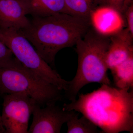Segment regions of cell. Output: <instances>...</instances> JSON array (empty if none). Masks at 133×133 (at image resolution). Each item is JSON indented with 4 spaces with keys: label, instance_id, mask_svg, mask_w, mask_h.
<instances>
[{
    "label": "cell",
    "instance_id": "cell-1",
    "mask_svg": "<svg viewBox=\"0 0 133 133\" xmlns=\"http://www.w3.org/2000/svg\"><path fill=\"white\" fill-rule=\"evenodd\" d=\"M78 96L77 99L64 104L63 109L80 113L99 128L101 133H133V89L103 84Z\"/></svg>",
    "mask_w": 133,
    "mask_h": 133
},
{
    "label": "cell",
    "instance_id": "cell-2",
    "mask_svg": "<svg viewBox=\"0 0 133 133\" xmlns=\"http://www.w3.org/2000/svg\"><path fill=\"white\" fill-rule=\"evenodd\" d=\"M90 27L88 19L62 13L33 17L27 28L19 31L43 59L50 66H54L58 52L76 45Z\"/></svg>",
    "mask_w": 133,
    "mask_h": 133
},
{
    "label": "cell",
    "instance_id": "cell-3",
    "mask_svg": "<svg viewBox=\"0 0 133 133\" xmlns=\"http://www.w3.org/2000/svg\"><path fill=\"white\" fill-rule=\"evenodd\" d=\"M109 37H105L93 30L88 32L76 43L78 67L74 78L68 81L65 96L71 102L76 99L79 91L90 83L111 85L107 71L106 55Z\"/></svg>",
    "mask_w": 133,
    "mask_h": 133
},
{
    "label": "cell",
    "instance_id": "cell-4",
    "mask_svg": "<svg viewBox=\"0 0 133 133\" xmlns=\"http://www.w3.org/2000/svg\"><path fill=\"white\" fill-rule=\"evenodd\" d=\"M62 90L22 64L15 57L0 67V95L23 93L41 107L61 101Z\"/></svg>",
    "mask_w": 133,
    "mask_h": 133
},
{
    "label": "cell",
    "instance_id": "cell-5",
    "mask_svg": "<svg viewBox=\"0 0 133 133\" xmlns=\"http://www.w3.org/2000/svg\"><path fill=\"white\" fill-rule=\"evenodd\" d=\"M0 41L24 66L59 90H66L68 81L62 78L43 59L31 43L19 30L0 28Z\"/></svg>",
    "mask_w": 133,
    "mask_h": 133
},
{
    "label": "cell",
    "instance_id": "cell-6",
    "mask_svg": "<svg viewBox=\"0 0 133 133\" xmlns=\"http://www.w3.org/2000/svg\"><path fill=\"white\" fill-rule=\"evenodd\" d=\"M2 96L1 116L6 133H28L30 118L38 104L24 94H5Z\"/></svg>",
    "mask_w": 133,
    "mask_h": 133
},
{
    "label": "cell",
    "instance_id": "cell-7",
    "mask_svg": "<svg viewBox=\"0 0 133 133\" xmlns=\"http://www.w3.org/2000/svg\"><path fill=\"white\" fill-rule=\"evenodd\" d=\"M76 112L64 110L55 102L44 107L36 105L32 112L33 120L28 133H60L63 125Z\"/></svg>",
    "mask_w": 133,
    "mask_h": 133
},
{
    "label": "cell",
    "instance_id": "cell-8",
    "mask_svg": "<svg viewBox=\"0 0 133 133\" xmlns=\"http://www.w3.org/2000/svg\"><path fill=\"white\" fill-rule=\"evenodd\" d=\"M91 27L99 35L109 37L124 29L125 21L123 14L108 5L98 6L91 12L89 18Z\"/></svg>",
    "mask_w": 133,
    "mask_h": 133
},
{
    "label": "cell",
    "instance_id": "cell-9",
    "mask_svg": "<svg viewBox=\"0 0 133 133\" xmlns=\"http://www.w3.org/2000/svg\"><path fill=\"white\" fill-rule=\"evenodd\" d=\"M133 36L127 28L109 37L106 55L108 70L111 71L133 54Z\"/></svg>",
    "mask_w": 133,
    "mask_h": 133
},
{
    "label": "cell",
    "instance_id": "cell-10",
    "mask_svg": "<svg viewBox=\"0 0 133 133\" xmlns=\"http://www.w3.org/2000/svg\"><path fill=\"white\" fill-rule=\"evenodd\" d=\"M21 0H0V28L21 30L29 26L30 21Z\"/></svg>",
    "mask_w": 133,
    "mask_h": 133
},
{
    "label": "cell",
    "instance_id": "cell-11",
    "mask_svg": "<svg viewBox=\"0 0 133 133\" xmlns=\"http://www.w3.org/2000/svg\"><path fill=\"white\" fill-rule=\"evenodd\" d=\"M26 14L33 17H45L64 13V0H21Z\"/></svg>",
    "mask_w": 133,
    "mask_h": 133
},
{
    "label": "cell",
    "instance_id": "cell-12",
    "mask_svg": "<svg viewBox=\"0 0 133 133\" xmlns=\"http://www.w3.org/2000/svg\"><path fill=\"white\" fill-rule=\"evenodd\" d=\"M111 71L115 87L122 90L133 89V54Z\"/></svg>",
    "mask_w": 133,
    "mask_h": 133
},
{
    "label": "cell",
    "instance_id": "cell-13",
    "mask_svg": "<svg viewBox=\"0 0 133 133\" xmlns=\"http://www.w3.org/2000/svg\"><path fill=\"white\" fill-rule=\"evenodd\" d=\"M64 13L89 20L94 9L101 5L99 0H64Z\"/></svg>",
    "mask_w": 133,
    "mask_h": 133
},
{
    "label": "cell",
    "instance_id": "cell-14",
    "mask_svg": "<svg viewBox=\"0 0 133 133\" xmlns=\"http://www.w3.org/2000/svg\"><path fill=\"white\" fill-rule=\"evenodd\" d=\"M78 114L76 113L67 122V133H101V131L98 129V127L87 117L83 115L78 118Z\"/></svg>",
    "mask_w": 133,
    "mask_h": 133
},
{
    "label": "cell",
    "instance_id": "cell-15",
    "mask_svg": "<svg viewBox=\"0 0 133 133\" xmlns=\"http://www.w3.org/2000/svg\"><path fill=\"white\" fill-rule=\"evenodd\" d=\"M14 57L11 51L0 41V67L7 65Z\"/></svg>",
    "mask_w": 133,
    "mask_h": 133
},
{
    "label": "cell",
    "instance_id": "cell-16",
    "mask_svg": "<svg viewBox=\"0 0 133 133\" xmlns=\"http://www.w3.org/2000/svg\"><path fill=\"white\" fill-rule=\"evenodd\" d=\"M123 14L125 16L127 28L133 36V4L129 6Z\"/></svg>",
    "mask_w": 133,
    "mask_h": 133
},
{
    "label": "cell",
    "instance_id": "cell-17",
    "mask_svg": "<svg viewBox=\"0 0 133 133\" xmlns=\"http://www.w3.org/2000/svg\"><path fill=\"white\" fill-rule=\"evenodd\" d=\"M99 1L101 5H108L112 6L118 9L122 14L123 0H99Z\"/></svg>",
    "mask_w": 133,
    "mask_h": 133
},
{
    "label": "cell",
    "instance_id": "cell-18",
    "mask_svg": "<svg viewBox=\"0 0 133 133\" xmlns=\"http://www.w3.org/2000/svg\"><path fill=\"white\" fill-rule=\"evenodd\" d=\"M133 0H123L122 14L125 12L129 6L133 4Z\"/></svg>",
    "mask_w": 133,
    "mask_h": 133
},
{
    "label": "cell",
    "instance_id": "cell-19",
    "mask_svg": "<svg viewBox=\"0 0 133 133\" xmlns=\"http://www.w3.org/2000/svg\"><path fill=\"white\" fill-rule=\"evenodd\" d=\"M0 133H6L5 128L3 127L2 122L1 113H0Z\"/></svg>",
    "mask_w": 133,
    "mask_h": 133
}]
</instances>
